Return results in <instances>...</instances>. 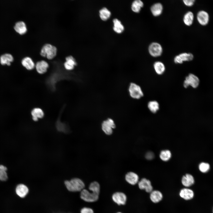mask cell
Masks as SVG:
<instances>
[{"label": "cell", "mask_w": 213, "mask_h": 213, "mask_svg": "<svg viewBox=\"0 0 213 213\" xmlns=\"http://www.w3.org/2000/svg\"><path fill=\"white\" fill-rule=\"evenodd\" d=\"M88 188L91 192L85 189L80 192L81 199L87 202L96 201L99 198L100 191L99 184L96 181L90 183Z\"/></svg>", "instance_id": "cell-1"}, {"label": "cell", "mask_w": 213, "mask_h": 213, "mask_svg": "<svg viewBox=\"0 0 213 213\" xmlns=\"http://www.w3.org/2000/svg\"><path fill=\"white\" fill-rule=\"evenodd\" d=\"M64 183L67 189L72 192H80L84 189L85 187L83 181L77 178H73L70 180H66Z\"/></svg>", "instance_id": "cell-2"}, {"label": "cell", "mask_w": 213, "mask_h": 213, "mask_svg": "<svg viewBox=\"0 0 213 213\" xmlns=\"http://www.w3.org/2000/svg\"><path fill=\"white\" fill-rule=\"evenodd\" d=\"M57 51V48L55 46L47 43L43 45L42 47L40 54L42 57H46L49 59H51L56 56Z\"/></svg>", "instance_id": "cell-3"}, {"label": "cell", "mask_w": 213, "mask_h": 213, "mask_svg": "<svg viewBox=\"0 0 213 213\" xmlns=\"http://www.w3.org/2000/svg\"><path fill=\"white\" fill-rule=\"evenodd\" d=\"M128 90L130 96L133 99H139L143 96V93L141 87L135 83H131L130 84Z\"/></svg>", "instance_id": "cell-4"}, {"label": "cell", "mask_w": 213, "mask_h": 213, "mask_svg": "<svg viewBox=\"0 0 213 213\" xmlns=\"http://www.w3.org/2000/svg\"><path fill=\"white\" fill-rule=\"evenodd\" d=\"M116 127L114 120L111 118H108L104 121L101 125V128L103 131L107 135H111L113 133V129Z\"/></svg>", "instance_id": "cell-5"}, {"label": "cell", "mask_w": 213, "mask_h": 213, "mask_svg": "<svg viewBox=\"0 0 213 213\" xmlns=\"http://www.w3.org/2000/svg\"><path fill=\"white\" fill-rule=\"evenodd\" d=\"M199 82L198 77L194 75L191 73L186 77L183 85L185 88H187L189 85H190L193 88H195L198 86Z\"/></svg>", "instance_id": "cell-6"}, {"label": "cell", "mask_w": 213, "mask_h": 213, "mask_svg": "<svg viewBox=\"0 0 213 213\" xmlns=\"http://www.w3.org/2000/svg\"><path fill=\"white\" fill-rule=\"evenodd\" d=\"M196 19L200 25L205 26L209 23V15L207 12L204 10H201L199 11L197 14Z\"/></svg>", "instance_id": "cell-7"}, {"label": "cell", "mask_w": 213, "mask_h": 213, "mask_svg": "<svg viewBox=\"0 0 213 213\" xmlns=\"http://www.w3.org/2000/svg\"><path fill=\"white\" fill-rule=\"evenodd\" d=\"M148 50L150 54L154 57L160 56L162 52V49L161 46L156 42H153L150 44Z\"/></svg>", "instance_id": "cell-8"}, {"label": "cell", "mask_w": 213, "mask_h": 213, "mask_svg": "<svg viewBox=\"0 0 213 213\" xmlns=\"http://www.w3.org/2000/svg\"><path fill=\"white\" fill-rule=\"evenodd\" d=\"M113 201L118 205H125L127 200V196L124 193L116 192L112 195Z\"/></svg>", "instance_id": "cell-9"}, {"label": "cell", "mask_w": 213, "mask_h": 213, "mask_svg": "<svg viewBox=\"0 0 213 213\" xmlns=\"http://www.w3.org/2000/svg\"><path fill=\"white\" fill-rule=\"evenodd\" d=\"M29 189L28 187L23 183H20L17 185L15 188L17 195L21 198H24L28 194Z\"/></svg>", "instance_id": "cell-10"}, {"label": "cell", "mask_w": 213, "mask_h": 213, "mask_svg": "<svg viewBox=\"0 0 213 213\" xmlns=\"http://www.w3.org/2000/svg\"><path fill=\"white\" fill-rule=\"evenodd\" d=\"M138 183V187L140 189L145 190L148 193H151L153 191V187L149 180L143 178Z\"/></svg>", "instance_id": "cell-11"}, {"label": "cell", "mask_w": 213, "mask_h": 213, "mask_svg": "<svg viewBox=\"0 0 213 213\" xmlns=\"http://www.w3.org/2000/svg\"><path fill=\"white\" fill-rule=\"evenodd\" d=\"M49 66V64L47 62L42 60L36 63L35 67L38 73L43 74L47 71Z\"/></svg>", "instance_id": "cell-12"}, {"label": "cell", "mask_w": 213, "mask_h": 213, "mask_svg": "<svg viewBox=\"0 0 213 213\" xmlns=\"http://www.w3.org/2000/svg\"><path fill=\"white\" fill-rule=\"evenodd\" d=\"M180 196L186 200H189L192 199L194 197V193L193 191L191 189L187 188L181 189L179 193Z\"/></svg>", "instance_id": "cell-13"}, {"label": "cell", "mask_w": 213, "mask_h": 213, "mask_svg": "<svg viewBox=\"0 0 213 213\" xmlns=\"http://www.w3.org/2000/svg\"><path fill=\"white\" fill-rule=\"evenodd\" d=\"M65 60L64 65V68L67 70L70 71L73 70L77 64L75 59L71 55L66 57Z\"/></svg>", "instance_id": "cell-14"}, {"label": "cell", "mask_w": 213, "mask_h": 213, "mask_svg": "<svg viewBox=\"0 0 213 213\" xmlns=\"http://www.w3.org/2000/svg\"><path fill=\"white\" fill-rule=\"evenodd\" d=\"M125 178L126 182L131 185H135L138 182V175L132 172H128L125 175Z\"/></svg>", "instance_id": "cell-15"}, {"label": "cell", "mask_w": 213, "mask_h": 213, "mask_svg": "<svg viewBox=\"0 0 213 213\" xmlns=\"http://www.w3.org/2000/svg\"><path fill=\"white\" fill-rule=\"evenodd\" d=\"M195 180L191 175L187 174L182 178L181 183L182 185L186 188L191 186L194 183Z\"/></svg>", "instance_id": "cell-16"}, {"label": "cell", "mask_w": 213, "mask_h": 213, "mask_svg": "<svg viewBox=\"0 0 213 213\" xmlns=\"http://www.w3.org/2000/svg\"><path fill=\"white\" fill-rule=\"evenodd\" d=\"M31 114L33 120L35 121H38L39 119L42 118L44 115L43 110L39 107H35L31 111Z\"/></svg>", "instance_id": "cell-17"}, {"label": "cell", "mask_w": 213, "mask_h": 213, "mask_svg": "<svg viewBox=\"0 0 213 213\" xmlns=\"http://www.w3.org/2000/svg\"><path fill=\"white\" fill-rule=\"evenodd\" d=\"M22 64L28 70H31L35 67V64L32 59L29 57H26L22 60Z\"/></svg>", "instance_id": "cell-18"}, {"label": "cell", "mask_w": 213, "mask_h": 213, "mask_svg": "<svg viewBox=\"0 0 213 213\" xmlns=\"http://www.w3.org/2000/svg\"><path fill=\"white\" fill-rule=\"evenodd\" d=\"M15 31L20 35L25 33L27 31V28L25 23L23 21L17 22L14 27Z\"/></svg>", "instance_id": "cell-19"}, {"label": "cell", "mask_w": 213, "mask_h": 213, "mask_svg": "<svg viewBox=\"0 0 213 213\" xmlns=\"http://www.w3.org/2000/svg\"><path fill=\"white\" fill-rule=\"evenodd\" d=\"M150 198L151 201L154 203H157L160 202L163 198L162 193L158 190L152 191L150 193Z\"/></svg>", "instance_id": "cell-20"}, {"label": "cell", "mask_w": 213, "mask_h": 213, "mask_svg": "<svg viewBox=\"0 0 213 213\" xmlns=\"http://www.w3.org/2000/svg\"><path fill=\"white\" fill-rule=\"evenodd\" d=\"M113 29L116 33H121L124 30V27L121 21L117 18L113 19Z\"/></svg>", "instance_id": "cell-21"}, {"label": "cell", "mask_w": 213, "mask_h": 213, "mask_svg": "<svg viewBox=\"0 0 213 213\" xmlns=\"http://www.w3.org/2000/svg\"><path fill=\"white\" fill-rule=\"evenodd\" d=\"M163 6L160 3H156L153 5L151 8V10L152 14L154 16H158L162 13L163 10Z\"/></svg>", "instance_id": "cell-22"}, {"label": "cell", "mask_w": 213, "mask_h": 213, "mask_svg": "<svg viewBox=\"0 0 213 213\" xmlns=\"http://www.w3.org/2000/svg\"><path fill=\"white\" fill-rule=\"evenodd\" d=\"M13 60V56L9 54H4L2 55L0 57V63L3 65L7 64L10 65Z\"/></svg>", "instance_id": "cell-23"}, {"label": "cell", "mask_w": 213, "mask_h": 213, "mask_svg": "<svg viewBox=\"0 0 213 213\" xmlns=\"http://www.w3.org/2000/svg\"><path fill=\"white\" fill-rule=\"evenodd\" d=\"M194 19V15L193 13L191 11H188L185 14L183 18V21L186 25L190 26L192 24Z\"/></svg>", "instance_id": "cell-24"}, {"label": "cell", "mask_w": 213, "mask_h": 213, "mask_svg": "<svg viewBox=\"0 0 213 213\" xmlns=\"http://www.w3.org/2000/svg\"><path fill=\"white\" fill-rule=\"evenodd\" d=\"M99 15L100 18L103 21H106L110 17L111 12L106 7H104L99 11Z\"/></svg>", "instance_id": "cell-25"}, {"label": "cell", "mask_w": 213, "mask_h": 213, "mask_svg": "<svg viewBox=\"0 0 213 213\" xmlns=\"http://www.w3.org/2000/svg\"><path fill=\"white\" fill-rule=\"evenodd\" d=\"M154 67L156 72L159 75L163 74L165 70L164 64L160 61H156L155 62L154 64Z\"/></svg>", "instance_id": "cell-26"}, {"label": "cell", "mask_w": 213, "mask_h": 213, "mask_svg": "<svg viewBox=\"0 0 213 213\" xmlns=\"http://www.w3.org/2000/svg\"><path fill=\"white\" fill-rule=\"evenodd\" d=\"M143 6V2L140 0H135L132 2L131 8L132 10L135 13L139 12L141 8Z\"/></svg>", "instance_id": "cell-27"}, {"label": "cell", "mask_w": 213, "mask_h": 213, "mask_svg": "<svg viewBox=\"0 0 213 213\" xmlns=\"http://www.w3.org/2000/svg\"><path fill=\"white\" fill-rule=\"evenodd\" d=\"M148 107L151 112L155 113L159 109V104L156 101H151L148 103Z\"/></svg>", "instance_id": "cell-28"}, {"label": "cell", "mask_w": 213, "mask_h": 213, "mask_svg": "<svg viewBox=\"0 0 213 213\" xmlns=\"http://www.w3.org/2000/svg\"><path fill=\"white\" fill-rule=\"evenodd\" d=\"M171 153L169 150H165L161 151L159 154L161 159L164 161H167L171 158Z\"/></svg>", "instance_id": "cell-29"}, {"label": "cell", "mask_w": 213, "mask_h": 213, "mask_svg": "<svg viewBox=\"0 0 213 213\" xmlns=\"http://www.w3.org/2000/svg\"><path fill=\"white\" fill-rule=\"evenodd\" d=\"M7 167L3 165H0V180L5 181L8 179V175L7 171Z\"/></svg>", "instance_id": "cell-30"}, {"label": "cell", "mask_w": 213, "mask_h": 213, "mask_svg": "<svg viewBox=\"0 0 213 213\" xmlns=\"http://www.w3.org/2000/svg\"><path fill=\"white\" fill-rule=\"evenodd\" d=\"M178 55L183 62L191 61L194 57L193 54L191 53H183Z\"/></svg>", "instance_id": "cell-31"}, {"label": "cell", "mask_w": 213, "mask_h": 213, "mask_svg": "<svg viewBox=\"0 0 213 213\" xmlns=\"http://www.w3.org/2000/svg\"><path fill=\"white\" fill-rule=\"evenodd\" d=\"M199 170L201 172L205 173L209 171L210 166L209 163L202 162L199 164Z\"/></svg>", "instance_id": "cell-32"}, {"label": "cell", "mask_w": 213, "mask_h": 213, "mask_svg": "<svg viewBox=\"0 0 213 213\" xmlns=\"http://www.w3.org/2000/svg\"><path fill=\"white\" fill-rule=\"evenodd\" d=\"M80 213H94L93 210L90 208L84 207L82 208L80 211Z\"/></svg>", "instance_id": "cell-33"}, {"label": "cell", "mask_w": 213, "mask_h": 213, "mask_svg": "<svg viewBox=\"0 0 213 213\" xmlns=\"http://www.w3.org/2000/svg\"><path fill=\"white\" fill-rule=\"evenodd\" d=\"M184 4L188 7H191L195 3L194 0H184L183 1Z\"/></svg>", "instance_id": "cell-34"}, {"label": "cell", "mask_w": 213, "mask_h": 213, "mask_svg": "<svg viewBox=\"0 0 213 213\" xmlns=\"http://www.w3.org/2000/svg\"><path fill=\"white\" fill-rule=\"evenodd\" d=\"M145 157L148 160H151L154 158V154L151 151L148 152L146 154Z\"/></svg>", "instance_id": "cell-35"}, {"label": "cell", "mask_w": 213, "mask_h": 213, "mask_svg": "<svg viewBox=\"0 0 213 213\" xmlns=\"http://www.w3.org/2000/svg\"><path fill=\"white\" fill-rule=\"evenodd\" d=\"M174 62L176 64H181L183 63L178 55L175 57Z\"/></svg>", "instance_id": "cell-36"}, {"label": "cell", "mask_w": 213, "mask_h": 213, "mask_svg": "<svg viewBox=\"0 0 213 213\" xmlns=\"http://www.w3.org/2000/svg\"><path fill=\"white\" fill-rule=\"evenodd\" d=\"M117 213H122L120 212H117Z\"/></svg>", "instance_id": "cell-37"}, {"label": "cell", "mask_w": 213, "mask_h": 213, "mask_svg": "<svg viewBox=\"0 0 213 213\" xmlns=\"http://www.w3.org/2000/svg\"><path fill=\"white\" fill-rule=\"evenodd\" d=\"M212 212L213 213V210H212Z\"/></svg>", "instance_id": "cell-38"}]
</instances>
